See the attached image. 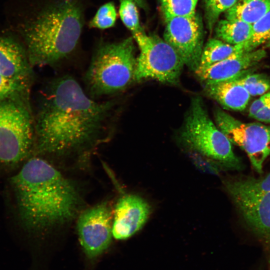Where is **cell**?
<instances>
[{"instance_id":"obj_1","label":"cell","mask_w":270,"mask_h":270,"mask_svg":"<svg viewBox=\"0 0 270 270\" xmlns=\"http://www.w3.org/2000/svg\"><path fill=\"white\" fill-rule=\"evenodd\" d=\"M115 102H98L72 76L46 84L34 114L32 154H66L94 146L110 132Z\"/></svg>"},{"instance_id":"obj_2","label":"cell","mask_w":270,"mask_h":270,"mask_svg":"<svg viewBox=\"0 0 270 270\" xmlns=\"http://www.w3.org/2000/svg\"><path fill=\"white\" fill-rule=\"evenodd\" d=\"M9 185L18 222L29 234H40L69 222L80 206L74 184L36 156L22 164Z\"/></svg>"},{"instance_id":"obj_3","label":"cell","mask_w":270,"mask_h":270,"mask_svg":"<svg viewBox=\"0 0 270 270\" xmlns=\"http://www.w3.org/2000/svg\"><path fill=\"white\" fill-rule=\"evenodd\" d=\"M84 24L78 0H55L24 26L22 34L32 66H54L75 50Z\"/></svg>"},{"instance_id":"obj_4","label":"cell","mask_w":270,"mask_h":270,"mask_svg":"<svg viewBox=\"0 0 270 270\" xmlns=\"http://www.w3.org/2000/svg\"><path fill=\"white\" fill-rule=\"evenodd\" d=\"M136 66L133 38L100 44L84 75L88 94L94 99L122 91L134 81Z\"/></svg>"},{"instance_id":"obj_5","label":"cell","mask_w":270,"mask_h":270,"mask_svg":"<svg viewBox=\"0 0 270 270\" xmlns=\"http://www.w3.org/2000/svg\"><path fill=\"white\" fill-rule=\"evenodd\" d=\"M180 138L188 148L206 156L226 170H241L242 160L232 143L209 117L200 97L192 100Z\"/></svg>"},{"instance_id":"obj_6","label":"cell","mask_w":270,"mask_h":270,"mask_svg":"<svg viewBox=\"0 0 270 270\" xmlns=\"http://www.w3.org/2000/svg\"><path fill=\"white\" fill-rule=\"evenodd\" d=\"M34 142L30 103L0 98V172L22 166L32 154Z\"/></svg>"},{"instance_id":"obj_7","label":"cell","mask_w":270,"mask_h":270,"mask_svg":"<svg viewBox=\"0 0 270 270\" xmlns=\"http://www.w3.org/2000/svg\"><path fill=\"white\" fill-rule=\"evenodd\" d=\"M132 34L140 53L136 58L134 81L146 79L177 84L184 65L176 51L164 40L142 30Z\"/></svg>"},{"instance_id":"obj_8","label":"cell","mask_w":270,"mask_h":270,"mask_svg":"<svg viewBox=\"0 0 270 270\" xmlns=\"http://www.w3.org/2000/svg\"><path fill=\"white\" fill-rule=\"evenodd\" d=\"M215 124L230 142L247 154L255 171L263 172L270 155V126L260 122H244L220 108L214 112Z\"/></svg>"},{"instance_id":"obj_9","label":"cell","mask_w":270,"mask_h":270,"mask_svg":"<svg viewBox=\"0 0 270 270\" xmlns=\"http://www.w3.org/2000/svg\"><path fill=\"white\" fill-rule=\"evenodd\" d=\"M112 214L106 202L90 208L80 215L77 230L86 259L94 262L110 246L112 234Z\"/></svg>"},{"instance_id":"obj_10","label":"cell","mask_w":270,"mask_h":270,"mask_svg":"<svg viewBox=\"0 0 270 270\" xmlns=\"http://www.w3.org/2000/svg\"><path fill=\"white\" fill-rule=\"evenodd\" d=\"M164 40L176 51L184 64L195 72L204 48L203 28L196 13L190 16L166 18Z\"/></svg>"},{"instance_id":"obj_11","label":"cell","mask_w":270,"mask_h":270,"mask_svg":"<svg viewBox=\"0 0 270 270\" xmlns=\"http://www.w3.org/2000/svg\"><path fill=\"white\" fill-rule=\"evenodd\" d=\"M228 194L246 228L270 251V192L256 196Z\"/></svg>"},{"instance_id":"obj_12","label":"cell","mask_w":270,"mask_h":270,"mask_svg":"<svg viewBox=\"0 0 270 270\" xmlns=\"http://www.w3.org/2000/svg\"><path fill=\"white\" fill-rule=\"evenodd\" d=\"M150 210L148 203L138 196L129 194L121 197L115 206L112 236L118 240L132 236L144 226Z\"/></svg>"},{"instance_id":"obj_13","label":"cell","mask_w":270,"mask_h":270,"mask_svg":"<svg viewBox=\"0 0 270 270\" xmlns=\"http://www.w3.org/2000/svg\"><path fill=\"white\" fill-rule=\"evenodd\" d=\"M266 54L263 49L240 52L208 66L198 68L194 72L204 86L234 80L250 72Z\"/></svg>"},{"instance_id":"obj_14","label":"cell","mask_w":270,"mask_h":270,"mask_svg":"<svg viewBox=\"0 0 270 270\" xmlns=\"http://www.w3.org/2000/svg\"><path fill=\"white\" fill-rule=\"evenodd\" d=\"M33 68L24 46L12 36L0 34V72L32 87L34 80Z\"/></svg>"},{"instance_id":"obj_15","label":"cell","mask_w":270,"mask_h":270,"mask_svg":"<svg viewBox=\"0 0 270 270\" xmlns=\"http://www.w3.org/2000/svg\"><path fill=\"white\" fill-rule=\"evenodd\" d=\"M204 88L208 96L229 110H243L246 107L251 96L236 78L205 85Z\"/></svg>"},{"instance_id":"obj_16","label":"cell","mask_w":270,"mask_h":270,"mask_svg":"<svg viewBox=\"0 0 270 270\" xmlns=\"http://www.w3.org/2000/svg\"><path fill=\"white\" fill-rule=\"evenodd\" d=\"M270 10V0H238L226 12V19L253 24Z\"/></svg>"},{"instance_id":"obj_17","label":"cell","mask_w":270,"mask_h":270,"mask_svg":"<svg viewBox=\"0 0 270 270\" xmlns=\"http://www.w3.org/2000/svg\"><path fill=\"white\" fill-rule=\"evenodd\" d=\"M252 24L240 20H222L215 27L217 38L232 45L243 44L251 36Z\"/></svg>"},{"instance_id":"obj_18","label":"cell","mask_w":270,"mask_h":270,"mask_svg":"<svg viewBox=\"0 0 270 270\" xmlns=\"http://www.w3.org/2000/svg\"><path fill=\"white\" fill-rule=\"evenodd\" d=\"M240 52H244L242 44L232 45L218 38H210L204 46L198 68L208 66Z\"/></svg>"},{"instance_id":"obj_19","label":"cell","mask_w":270,"mask_h":270,"mask_svg":"<svg viewBox=\"0 0 270 270\" xmlns=\"http://www.w3.org/2000/svg\"><path fill=\"white\" fill-rule=\"evenodd\" d=\"M224 187L228 194L256 196L270 192V173L259 178L241 177L226 180Z\"/></svg>"},{"instance_id":"obj_20","label":"cell","mask_w":270,"mask_h":270,"mask_svg":"<svg viewBox=\"0 0 270 270\" xmlns=\"http://www.w3.org/2000/svg\"><path fill=\"white\" fill-rule=\"evenodd\" d=\"M31 88L14 80L0 72V98L30 103Z\"/></svg>"},{"instance_id":"obj_21","label":"cell","mask_w":270,"mask_h":270,"mask_svg":"<svg viewBox=\"0 0 270 270\" xmlns=\"http://www.w3.org/2000/svg\"><path fill=\"white\" fill-rule=\"evenodd\" d=\"M270 38V10L252 24V34L250 39L242 44L244 52L256 50Z\"/></svg>"},{"instance_id":"obj_22","label":"cell","mask_w":270,"mask_h":270,"mask_svg":"<svg viewBox=\"0 0 270 270\" xmlns=\"http://www.w3.org/2000/svg\"><path fill=\"white\" fill-rule=\"evenodd\" d=\"M250 96H262L270 90V78L264 74L246 73L236 78Z\"/></svg>"},{"instance_id":"obj_23","label":"cell","mask_w":270,"mask_h":270,"mask_svg":"<svg viewBox=\"0 0 270 270\" xmlns=\"http://www.w3.org/2000/svg\"><path fill=\"white\" fill-rule=\"evenodd\" d=\"M198 0H160L166 18L176 16H190L196 14Z\"/></svg>"},{"instance_id":"obj_24","label":"cell","mask_w":270,"mask_h":270,"mask_svg":"<svg viewBox=\"0 0 270 270\" xmlns=\"http://www.w3.org/2000/svg\"><path fill=\"white\" fill-rule=\"evenodd\" d=\"M116 11L114 4L108 2L102 5L89 22L90 28L101 30L110 28L115 24Z\"/></svg>"},{"instance_id":"obj_25","label":"cell","mask_w":270,"mask_h":270,"mask_svg":"<svg viewBox=\"0 0 270 270\" xmlns=\"http://www.w3.org/2000/svg\"><path fill=\"white\" fill-rule=\"evenodd\" d=\"M119 14L123 24L132 34L142 30L136 4L130 0H120Z\"/></svg>"},{"instance_id":"obj_26","label":"cell","mask_w":270,"mask_h":270,"mask_svg":"<svg viewBox=\"0 0 270 270\" xmlns=\"http://www.w3.org/2000/svg\"><path fill=\"white\" fill-rule=\"evenodd\" d=\"M238 0H204L205 16L210 30L217 22L220 14L232 7Z\"/></svg>"},{"instance_id":"obj_27","label":"cell","mask_w":270,"mask_h":270,"mask_svg":"<svg viewBox=\"0 0 270 270\" xmlns=\"http://www.w3.org/2000/svg\"><path fill=\"white\" fill-rule=\"evenodd\" d=\"M270 104V92L262 95L251 104L248 110V116H254L262 109Z\"/></svg>"},{"instance_id":"obj_28","label":"cell","mask_w":270,"mask_h":270,"mask_svg":"<svg viewBox=\"0 0 270 270\" xmlns=\"http://www.w3.org/2000/svg\"><path fill=\"white\" fill-rule=\"evenodd\" d=\"M253 118L260 122L270 124V104L260 110Z\"/></svg>"},{"instance_id":"obj_29","label":"cell","mask_w":270,"mask_h":270,"mask_svg":"<svg viewBox=\"0 0 270 270\" xmlns=\"http://www.w3.org/2000/svg\"><path fill=\"white\" fill-rule=\"evenodd\" d=\"M134 2L136 6L141 8H144L146 5V0H130Z\"/></svg>"},{"instance_id":"obj_30","label":"cell","mask_w":270,"mask_h":270,"mask_svg":"<svg viewBox=\"0 0 270 270\" xmlns=\"http://www.w3.org/2000/svg\"><path fill=\"white\" fill-rule=\"evenodd\" d=\"M266 46L270 48V38L266 42Z\"/></svg>"}]
</instances>
